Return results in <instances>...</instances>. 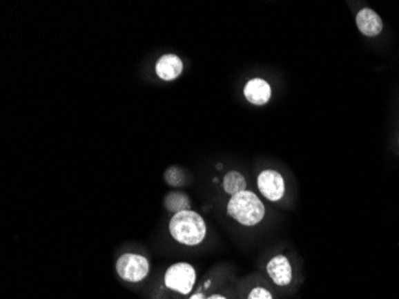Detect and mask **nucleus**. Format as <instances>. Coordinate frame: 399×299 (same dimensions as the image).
Listing matches in <instances>:
<instances>
[{
    "label": "nucleus",
    "instance_id": "obj_1",
    "mask_svg": "<svg viewBox=\"0 0 399 299\" xmlns=\"http://www.w3.org/2000/svg\"><path fill=\"white\" fill-rule=\"evenodd\" d=\"M170 236L175 241L186 247L201 244L207 236V225L202 215L193 210L183 211L170 219Z\"/></svg>",
    "mask_w": 399,
    "mask_h": 299
},
{
    "label": "nucleus",
    "instance_id": "obj_2",
    "mask_svg": "<svg viewBox=\"0 0 399 299\" xmlns=\"http://www.w3.org/2000/svg\"><path fill=\"white\" fill-rule=\"evenodd\" d=\"M227 215L235 222L253 228L266 217V206L253 191H244L232 195L226 206Z\"/></svg>",
    "mask_w": 399,
    "mask_h": 299
},
{
    "label": "nucleus",
    "instance_id": "obj_3",
    "mask_svg": "<svg viewBox=\"0 0 399 299\" xmlns=\"http://www.w3.org/2000/svg\"><path fill=\"white\" fill-rule=\"evenodd\" d=\"M116 274L124 282H137L145 280L150 271L151 264L146 256L137 253H124L119 259L116 260Z\"/></svg>",
    "mask_w": 399,
    "mask_h": 299
},
{
    "label": "nucleus",
    "instance_id": "obj_4",
    "mask_svg": "<svg viewBox=\"0 0 399 299\" xmlns=\"http://www.w3.org/2000/svg\"><path fill=\"white\" fill-rule=\"evenodd\" d=\"M196 284V271L188 262H177L170 266L164 274V285L178 295L189 296Z\"/></svg>",
    "mask_w": 399,
    "mask_h": 299
},
{
    "label": "nucleus",
    "instance_id": "obj_5",
    "mask_svg": "<svg viewBox=\"0 0 399 299\" xmlns=\"http://www.w3.org/2000/svg\"><path fill=\"white\" fill-rule=\"evenodd\" d=\"M257 188L266 200L278 202L286 193L284 176L276 170H263L257 176Z\"/></svg>",
    "mask_w": 399,
    "mask_h": 299
},
{
    "label": "nucleus",
    "instance_id": "obj_6",
    "mask_svg": "<svg viewBox=\"0 0 399 299\" xmlns=\"http://www.w3.org/2000/svg\"><path fill=\"white\" fill-rule=\"evenodd\" d=\"M266 273L276 286L286 287L292 282L293 269L287 256L280 254L271 258L266 264Z\"/></svg>",
    "mask_w": 399,
    "mask_h": 299
},
{
    "label": "nucleus",
    "instance_id": "obj_7",
    "mask_svg": "<svg viewBox=\"0 0 399 299\" xmlns=\"http://www.w3.org/2000/svg\"><path fill=\"white\" fill-rule=\"evenodd\" d=\"M182 59L176 54H164L157 60V64H155V75L162 81H175L182 75Z\"/></svg>",
    "mask_w": 399,
    "mask_h": 299
},
{
    "label": "nucleus",
    "instance_id": "obj_8",
    "mask_svg": "<svg viewBox=\"0 0 399 299\" xmlns=\"http://www.w3.org/2000/svg\"><path fill=\"white\" fill-rule=\"evenodd\" d=\"M244 97L251 104L264 106L271 97V85L262 78H253L245 84Z\"/></svg>",
    "mask_w": 399,
    "mask_h": 299
},
{
    "label": "nucleus",
    "instance_id": "obj_9",
    "mask_svg": "<svg viewBox=\"0 0 399 299\" xmlns=\"http://www.w3.org/2000/svg\"><path fill=\"white\" fill-rule=\"evenodd\" d=\"M356 26L364 35L377 36L382 32V21L377 12L371 9H362L356 16Z\"/></svg>",
    "mask_w": 399,
    "mask_h": 299
},
{
    "label": "nucleus",
    "instance_id": "obj_10",
    "mask_svg": "<svg viewBox=\"0 0 399 299\" xmlns=\"http://www.w3.org/2000/svg\"><path fill=\"white\" fill-rule=\"evenodd\" d=\"M246 186L248 183H246L244 175L240 174V171H235V170L228 171L222 180V189L231 197L246 191Z\"/></svg>",
    "mask_w": 399,
    "mask_h": 299
},
{
    "label": "nucleus",
    "instance_id": "obj_11",
    "mask_svg": "<svg viewBox=\"0 0 399 299\" xmlns=\"http://www.w3.org/2000/svg\"><path fill=\"white\" fill-rule=\"evenodd\" d=\"M164 206L168 212L176 215L178 212L191 210V199L186 193L171 192L166 194Z\"/></svg>",
    "mask_w": 399,
    "mask_h": 299
},
{
    "label": "nucleus",
    "instance_id": "obj_12",
    "mask_svg": "<svg viewBox=\"0 0 399 299\" xmlns=\"http://www.w3.org/2000/svg\"><path fill=\"white\" fill-rule=\"evenodd\" d=\"M164 179L170 186L179 187L182 186L183 181H184V175H183L182 170L178 169L176 166H171L165 171Z\"/></svg>",
    "mask_w": 399,
    "mask_h": 299
},
{
    "label": "nucleus",
    "instance_id": "obj_13",
    "mask_svg": "<svg viewBox=\"0 0 399 299\" xmlns=\"http://www.w3.org/2000/svg\"><path fill=\"white\" fill-rule=\"evenodd\" d=\"M248 299H274V296L271 295V291L266 289V287L257 286V287H253V290L250 291Z\"/></svg>",
    "mask_w": 399,
    "mask_h": 299
},
{
    "label": "nucleus",
    "instance_id": "obj_14",
    "mask_svg": "<svg viewBox=\"0 0 399 299\" xmlns=\"http://www.w3.org/2000/svg\"><path fill=\"white\" fill-rule=\"evenodd\" d=\"M206 298V297H204V293H202V292H196V293H194V295H191V297H189V299H204Z\"/></svg>",
    "mask_w": 399,
    "mask_h": 299
},
{
    "label": "nucleus",
    "instance_id": "obj_15",
    "mask_svg": "<svg viewBox=\"0 0 399 299\" xmlns=\"http://www.w3.org/2000/svg\"><path fill=\"white\" fill-rule=\"evenodd\" d=\"M204 299H228L225 296L219 295V293H215V295H211L209 297H206Z\"/></svg>",
    "mask_w": 399,
    "mask_h": 299
}]
</instances>
